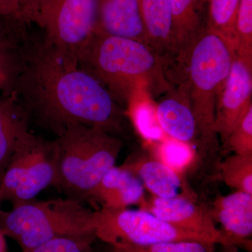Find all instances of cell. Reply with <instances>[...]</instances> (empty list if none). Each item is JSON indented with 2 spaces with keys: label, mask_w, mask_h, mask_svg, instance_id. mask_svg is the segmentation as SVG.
<instances>
[{
  "label": "cell",
  "mask_w": 252,
  "mask_h": 252,
  "mask_svg": "<svg viewBox=\"0 0 252 252\" xmlns=\"http://www.w3.org/2000/svg\"><path fill=\"white\" fill-rule=\"evenodd\" d=\"M13 94L40 127L59 137L69 126L97 127L117 136L125 129L126 112L77 60L29 34Z\"/></svg>",
  "instance_id": "6da1fadb"
},
{
  "label": "cell",
  "mask_w": 252,
  "mask_h": 252,
  "mask_svg": "<svg viewBox=\"0 0 252 252\" xmlns=\"http://www.w3.org/2000/svg\"><path fill=\"white\" fill-rule=\"evenodd\" d=\"M79 67L97 79L121 107L138 93L172 87L163 61L147 44L97 29L77 56Z\"/></svg>",
  "instance_id": "7a4b0ae2"
},
{
  "label": "cell",
  "mask_w": 252,
  "mask_h": 252,
  "mask_svg": "<svg viewBox=\"0 0 252 252\" xmlns=\"http://www.w3.org/2000/svg\"><path fill=\"white\" fill-rule=\"evenodd\" d=\"M235 52L229 42L206 26L167 67L170 84H182L187 89L199 140L206 145L217 141L213 127L217 97Z\"/></svg>",
  "instance_id": "3957f363"
},
{
  "label": "cell",
  "mask_w": 252,
  "mask_h": 252,
  "mask_svg": "<svg viewBox=\"0 0 252 252\" xmlns=\"http://www.w3.org/2000/svg\"><path fill=\"white\" fill-rule=\"evenodd\" d=\"M57 179L55 187L79 203L89 200L105 174L116 166L124 148L117 136L97 127L74 124L55 139Z\"/></svg>",
  "instance_id": "277c9868"
},
{
  "label": "cell",
  "mask_w": 252,
  "mask_h": 252,
  "mask_svg": "<svg viewBox=\"0 0 252 252\" xmlns=\"http://www.w3.org/2000/svg\"><path fill=\"white\" fill-rule=\"evenodd\" d=\"M91 210L70 198H36L0 210V230L19 245L22 252L62 237H94Z\"/></svg>",
  "instance_id": "5b68a950"
},
{
  "label": "cell",
  "mask_w": 252,
  "mask_h": 252,
  "mask_svg": "<svg viewBox=\"0 0 252 252\" xmlns=\"http://www.w3.org/2000/svg\"><path fill=\"white\" fill-rule=\"evenodd\" d=\"M93 226L95 238L112 247L145 246L173 241L211 243L201 235L174 226L141 209L99 208L94 211Z\"/></svg>",
  "instance_id": "8992f818"
},
{
  "label": "cell",
  "mask_w": 252,
  "mask_h": 252,
  "mask_svg": "<svg viewBox=\"0 0 252 252\" xmlns=\"http://www.w3.org/2000/svg\"><path fill=\"white\" fill-rule=\"evenodd\" d=\"M30 23L44 32V39L77 59L97 28L95 0H36Z\"/></svg>",
  "instance_id": "52a82bcc"
},
{
  "label": "cell",
  "mask_w": 252,
  "mask_h": 252,
  "mask_svg": "<svg viewBox=\"0 0 252 252\" xmlns=\"http://www.w3.org/2000/svg\"><path fill=\"white\" fill-rule=\"evenodd\" d=\"M252 56L235 52L228 77L219 93L214 132L224 143L244 112L252 104Z\"/></svg>",
  "instance_id": "ba28073f"
},
{
  "label": "cell",
  "mask_w": 252,
  "mask_h": 252,
  "mask_svg": "<svg viewBox=\"0 0 252 252\" xmlns=\"http://www.w3.org/2000/svg\"><path fill=\"white\" fill-rule=\"evenodd\" d=\"M138 206L174 226L201 235L217 245H225L208 208L193 200L185 198H159L151 195L145 196Z\"/></svg>",
  "instance_id": "9c48e42d"
},
{
  "label": "cell",
  "mask_w": 252,
  "mask_h": 252,
  "mask_svg": "<svg viewBox=\"0 0 252 252\" xmlns=\"http://www.w3.org/2000/svg\"><path fill=\"white\" fill-rule=\"evenodd\" d=\"M56 179V140H47L31 132L22 180L10 203L13 207L36 198L44 189L55 187Z\"/></svg>",
  "instance_id": "30bf717a"
},
{
  "label": "cell",
  "mask_w": 252,
  "mask_h": 252,
  "mask_svg": "<svg viewBox=\"0 0 252 252\" xmlns=\"http://www.w3.org/2000/svg\"><path fill=\"white\" fill-rule=\"evenodd\" d=\"M225 245L252 250V195L243 192L217 197L207 207Z\"/></svg>",
  "instance_id": "8fae6325"
},
{
  "label": "cell",
  "mask_w": 252,
  "mask_h": 252,
  "mask_svg": "<svg viewBox=\"0 0 252 252\" xmlns=\"http://www.w3.org/2000/svg\"><path fill=\"white\" fill-rule=\"evenodd\" d=\"M122 167L133 174L152 196L196 200L197 195L189 188L183 175L154 158L130 157Z\"/></svg>",
  "instance_id": "7c38bea8"
},
{
  "label": "cell",
  "mask_w": 252,
  "mask_h": 252,
  "mask_svg": "<svg viewBox=\"0 0 252 252\" xmlns=\"http://www.w3.org/2000/svg\"><path fill=\"white\" fill-rule=\"evenodd\" d=\"M156 111L160 127L167 137L193 146L196 143L198 128L185 86H172L156 104Z\"/></svg>",
  "instance_id": "4fadbf2b"
},
{
  "label": "cell",
  "mask_w": 252,
  "mask_h": 252,
  "mask_svg": "<svg viewBox=\"0 0 252 252\" xmlns=\"http://www.w3.org/2000/svg\"><path fill=\"white\" fill-rule=\"evenodd\" d=\"M147 45L165 67L175 58L171 9L169 0H138Z\"/></svg>",
  "instance_id": "5bb4252c"
},
{
  "label": "cell",
  "mask_w": 252,
  "mask_h": 252,
  "mask_svg": "<svg viewBox=\"0 0 252 252\" xmlns=\"http://www.w3.org/2000/svg\"><path fill=\"white\" fill-rule=\"evenodd\" d=\"M145 189L133 174L124 167H113L99 181L89 200L100 208L123 210L138 205L145 198Z\"/></svg>",
  "instance_id": "9a60e30c"
},
{
  "label": "cell",
  "mask_w": 252,
  "mask_h": 252,
  "mask_svg": "<svg viewBox=\"0 0 252 252\" xmlns=\"http://www.w3.org/2000/svg\"><path fill=\"white\" fill-rule=\"evenodd\" d=\"M95 3L97 29L147 45L138 0H95Z\"/></svg>",
  "instance_id": "2e32d148"
},
{
  "label": "cell",
  "mask_w": 252,
  "mask_h": 252,
  "mask_svg": "<svg viewBox=\"0 0 252 252\" xmlns=\"http://www.w3.org/2000/svg\"><path fill=\"white\" fill-rule=\"evenodd\" d=\"M30 118L14 94L0 96V182L16 144L29 130Z\"/></svg>",
  "instance_id": "e0dca14e"
},
{
  "label": "cell",
  "mask_w": 252,
  "mask_h": 252,
  "mask_svg": "<svg viewBox=\"0 0 252 252\" xmlns=\"http://www.w3.org/2000/svg\"><path fill=\"white\" fill-rule=\"evenodd\" d=\"M27 34L19 23L0 17V88L12 94L22 63V44Z\"/></svg>",
  "instance_id": "ac0fdd59"
},
{
  "label": "cell",
  "mask_w": 252,
  "mask_h": 252,
  "mask_svg": "<svg viewBox=\"0 0 252 252\" xmlns=\"http://www.w3.org/2000/svg\"><path fill=\"white\" fill-rule=\"evenodd\" d=\"M169 1L176 58L206 27L208 0Z\"/></svg>",
  "instance_id": "d6986e66"
},
{
  "label": "cell",
  "mask_w": 252,
  "mask_h": 252,
  "mask_svg": "<svg viewBox=\"0 0 252 252\" xmlns=\"http://www.w3.org/2000/svg\"><path fill=\"white\" fill-rule=\"evenodd\" d=\"M147 93H138L127 102L126 114L130 119L134 128L146 143L151 144L166 138L158 120L156 105Z\"/></svg>",
  "instance_id": "ffe728a7"
},
{
  "label": "cell",
  "mask_w": 252,
  "mask_h": 252,
  "mask_svg": "<svg viewBox=\"0 0 252 252\" xmlns=\"http://www.w3.org/2000/svg\"><path fill=\"white\" fill-rule=\"evenodd\" d=\"M154 158L180 175H184L196 158L193 145L167 137L160 142L149 144Z\"/></svg>",
  "instance_id": "44dd1931"
},
{
  "label": "cell",
  "mask_w": 252,
  "mask_h": 252,
  "mask_svg": "<svg viewBox=\"0 0 252 252\" xmlns=\"http://www.w3.org/2000/svg\"><path fill=\"white\" fill-rule=\"evenodd\" d=\"M240 0H208L207 28L220 34L235 49V28Z\"/></svg>",
  "instance_id": "7402d4cb"
},
{
  "label": "cell",
  "mask_w": 252,
  "mask_h": 252,
  "mask_svg": "<svg viewBox=\"0 0 252 252\" xmlns=\"http://www.w3.org/2000/svg\"><path fill=\"white\" fill-rule=\"evenodd\" d=\"M220 170L227 187L252 195V154L227 157L220 162Z\"/></svg>",
  "instance_id": "603a6c76"
},
{
  "label": "cell",
  "mask_w": 252,
  "mask_h": 252,
  "mask_svg": "<svg viewBox=\"0 0 252 252\" xmlns=\"http://www.w3.org/2000/svg\"><path fill=\"white\" fill-rule=\"evenodd\" d=\"M216 244L200 241L165 242L137 246L121 245L112 247V252H216Z\"/></svg>",
  "instance_id": "cb8c5ba5"
},
{
  "label": "cell",
  "mask_w": 252,
  "mask_h": 252,
  "mask_svg": "<svg viewBox=\"0 0 252 252\" xmlns=\"http://www.w3.org/2000/svg\"><path fill=\"white\" fill-rule=\"evenodd\" d=\"M235 51L252 56V0H240L235 21Z\"/></svg>",
  "instance_id": "d4e9b609"
},
{
  "label": "cell",
  "mask_w": 252,
  "mask_h": 252,
  "mask_svg": "<svg viewBox=\"0 0 252 252\" xmlns=\"http://www.w3.org/2000/svg\"><path fill=\"white\" fill-rule=\"evenodd\" d=\"M225 149L240 155L252 154V104L249 106L227 140Z\"/></svg>",
  "instance_id": "484cf974"
},
{
  "label": "cell",
  "mask_w": 252,
  "mask_h": 252,
  "mask_svg": "<svg viewBox=\"0 0 252 252\" xmlns=\"http://www.w3.org/2000/svg\"><path fill=\"white\" fill-rule=\"evenodd\" d=\"M94 237H62L41 244L28 252H94Z\"/></svg>",
  "instance_id": "4316f807"
},
{
  "label": "cell",
  "mask_w": 252,
  "mask_h": 252,
  "mask_svg": "<svg viewBox=\"0 0 252 252\" xmlns=\"http://www.w3.org/2000/svg\"><path fill=\"white\" fill-rule=\"evenodd\" d=\"M0 17L26 25L22 21L19 0H0Z\"/></svg>",
  "instance_id": "83f0119b"
},
{
  "label": "cell",
  "mask_w": 252,
  "mask_h": 252,
  "mask_svg": "<svg viewBox=\"0 0 252 252\" xmlns=\"http://www.w3.org/2000/svg\"><path fill=\"white\" fill-rule=\"evenodd\" d=\"M35 1L36 0H19L22 21L25 24H30V19Z\"/></svg>",
  "instance_id": "f1b7e54d"
},
{
  "label": "cell",
  "mask_w": 252,
  "mask_h": 252,
  "mask_svg": "<svg viewBox=\"0 0 252 252\" xmlns=\"http://www.w3.org/2000/svg\"><path fill=\"white\" fill-rule=\"evenodd\" d=\"M216 252H240L235 245H217Z\"/></svg>",
  "instance_id": "f546056e"
},
{
  "label": "cell",
  "mask_w": 252,
  "mask_h": 252,
  "mask_svg": "<svg viewBox=\"0 0 252 252\" xmlns=\"http://www.w3.org/2000/svg\"><path fill=\"white\" fill-rule=\"evenodd\" d=\"M6 238L4 233L0 230V252H8V245L6 243Z\"/></svg>",
  "instance_id": "4dcf8cb0"
},
{
  "label": "cell",
  "mask_w": 252,
  "mask_h": 252,
  "mask_svg": "<svg viewBox=\"0 0 252 252\" xmlns=\"http://www.w3.org/2000/svg\"><path fill=\"white\" fill-rule=\"evenodd\" d=\"M0 92H1V88H0Z\"/></svg>",
  "instance_id": "1f68e13d"
},
{
  "label": "cell",
  "mask_w": 252,
  "mask_h": 252,
  "mask_svg": "<svg viewBox=\"0 0 252 252\" xmlns=\"http://www.w3.org/2000/svg\"><path fill=\"white\" fill-rule=\"evenodd\" d=\"M0 204H1V203H0Z\"/></svg>",
  "instance_id": "d6a6232c"
}]
</instances>
